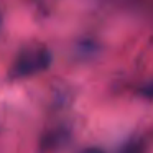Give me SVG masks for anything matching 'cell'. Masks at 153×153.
<instances>
[{
  "mask_svg": "<svg viewBox=\"0 0 153 153\" xmlns=\"http://www.w3.org/2000/svg\"><path fill=\"white\" fill-rule=\"evenodd\" d=\"M138 92L142 94L143 97H150V99H153V81H150V82H146L143 87H140Z\"/></svg>",
  "mask_w": 153,
  "mask_h": 153,
  "instance_id": "cell-2",
  "label": "cell"
},
{
  "mask_svg": "<svg viewBox=\"0 0 153 153\" xmlns=\"http://www.w3.org/2000/svg\"><path fill=\"white\" fill-rule=\"evenodd\" d=\"M120 153H143V150H142V145H140V143L133 142V143H130V145H127Z\"/></svg>",
  "mask_w": 153,
  "mask_h": 153,
  "instance_id": "cell-3",
  "label": "cell"
},
{
  "mask_svg": "<svg viewBox=\"0 0 153 153\" xmlns=\"http://www.w3.org/2000/svg\"><path fill=\"white\" fill-rule=\"evenodd\" d=\"M81 153H104V150L97 148V146H89V148H86L84 152H81Z\"/></svg>",
  "mask_w": 153,
  "mask_h": 153,
  "instance_id": "cell-4",
  "label": "cell"
},
{
  "mask_svg": "<svg viewBox=\"0 0 153 153\" xmlns=\"http://www.w3.org/2000/svg\"><path fill=\"white\" fill-rule=\"evenodd\" d=\"M53 63V54L46 46H31L25 48L17 54L13 64L10 68V77L22 79L33 74L43 73Z\"/></svg>",
  "mask_w": 153,
  "mask_h": 153,
  "instance_id": "cell-1",
  "label": "cell"
}]
</instances>
